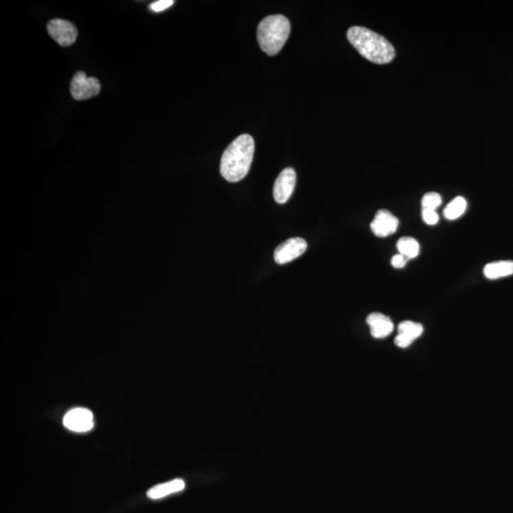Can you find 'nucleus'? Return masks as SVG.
Wrapping results in <instances>:
<instances>
[{"instance_id":"obj_1","label":"nucleus","mask_w":513,"mask_h":513,"mask_svg":"<svg viewBox=\"0 0 513 513\" xmlns=\"http://www.w3.org/2000/svg\"><path fill=\"white\" fill-rule=\"evenodd\" d=\"M255 153V143L248 134L237 137L221 159V176L231 183L243 180L249 173Z\"/></svg>"},{"instance_id":"obj_2","label":"nucleus","mask_w":513,"mask_h":513,"mask_svg":"<svg viewBox=\"0 0 513 513\" xmlns=\"http://www.w3.org/2000/svg\"><path fill=\"white\" fill-rule=\"evenodd\" d=\"M348 41L361 56L377 64H387L395 58V51L384 36L365 27H351L347 32Z\"/></svg>"},{"instance_id":"obj_3","label":"nucleus","mask_w":513,"mask_h":513,"mask_svg":"<svg viewBox=\"0 0 513 513\" xmlns=\"http://www.w3.org/2000/svg\"><path fill=\"white\" fill-rule=\"evenodd\" d=\"M290 31V22L285 16L274 14L265 17L259 24L256 31L261 51L271 56L278 54L285 46Z\"/></svg>"},{"instance_id":"obj_4","label":"nucleus","mask_w":513,"mask_h":513,"mask_svg":"<svg viewBox=\"0 0 513 513\" xmlns=\"http://www.w3.org/2000/svg\"><path fill=\"white\" fill-rule=\"evenodd\" d=\"M101 85L98 79L87 76L84 72H78L71 82V94L76 100L93 98L100 93Z\"/></svg>"},{"instance_id":"obj_5","label":"nucleus","mask_w":513,"mask_h":513,"mask_svg":"<svg viewBox=\"0 0 513 513\" xmlns=\"http://www.w3.org/2000/svg\"><path fill=\"white\" fill-rule=\"evenodd\" d=\"M49 34L62 47H69L76 42L77 39L76 27L72 22L64 19H52L49 22Z\"/></svg>"},{"instance_id":"obj_6","label":"nucleus","mask_w":513,"mask_h":513,"mask_svg":"<svg viewBox=\"0 0 513 513\" xmlns=\"http://www.w3.org/2000/svg\"><path fill=\"white\" fill-rule=\"evenodd\" d=\"M306 249H307V243L303 239H289L276 248L274 252V260L279 265H285L303 255Z\"/></svg>"},{"instance_id":"obj_7","label":"nucleus","mask_w":513,"mask_h":513,"mask_svg":"<svg viewBox=\"0 0 513 513\" xmlns=\"http://www.w3.org/2000/svg\"><path fill=\"white\" fill-rule=\"evenodd\" d=\"M63 424L72 432H89L94 426L93 413L86 408H76L65 415Z\"/></svg>"},{"instance_id":"obj_8","label":"nucleus","mask_w":513,"mask_h":513,"mask_svg":"<svg viewBox=\"0 0 513 513\" xmlns=\"http://www.w3.org/2000/svg\"><path fill=\"white\" fill-rule=\"evenodd\" d=\"M296 171L292 168L283 169L274 184L273 195L278 204H285L290 199L295 189Z\"/></svg>"},{"instance_id":"obj_9","label":"nucleus","mask_w":513,"mask_h":513,"mask_svg":"<svg viewBox=\"0 0 513 513\" xmlns=\"http://www.w3.org/2000/svg\"><path fill=\"white\" fill-rule=\"evenodd\" d=\"M398 225H400V221L397 217L386 209H380L371 223V229L375 236L385 238L395 233L397 230Z\"/></svg>"},{"instance_id":"obj_10","label":"nucleus","mask_w":513,"mask_h":513,"mask_svg":"<svg viewBox=\"0 0 513 513\" xmlns=\"http://www.w3.org/2000/svg\"><path fill=\"white\" fill-rule=\"evenodd\" d=\"M371 335L375 338H384L392 334L393 323L387 316L381 313H372L367 317Z\"/></svg>"},{"instance_id":"obj_11","label":"nucleus","mask_w":513,"mask_h":513,"mask_svg":"<svg viewBox=\"0 0 513 513\" xmlns=\"http://www.w3.org/2000/svg\"><path fill=\"white\" fill-rule=\"evenodd\" d=\"M185 488L186 484L184 480L175 479L173 481L154 485L151 490H148L146 495L151 499H161V498L168 496L173 493L182 492Z\"/></svg>"},{"instance_id":"obj_12","label":"nucleus","mask_w":513,"mask_h":513,"mask_svg":"<svg viewBox=\"0 0 513 513\" xmlns=\"http://www.w3.org/2000/svg\"><path fill=\"white\" fill-rule=\"evenodd\" d=\"M484 275L489 280H497L513 275V261H499L488 263L484 268Z\"/></svg>"},{"instance_id":"obj_13","label":"nucleus","mask_w":513,"mask_h":513,"mask_svg":"<svg viewBox=\"0 0 513 513\" xmlns=\"http://www.w3.org/2000/svg\"><path fill=\"white\" fill-rule=\"evenodd\" d=\"M398 252L407 258L408 260L417 258L420 251V245L418 241L412 237H403L400 239L397 243Z\"/></svg>"},{"instance_id":"obj_14","label":"nucleus","mask_w":513,"mask_h":513,"mask_svg":"<svg viewBox=\"0 0 513 513\" xmlns=\"http://www.w3.org/2000/svg\"><path fill=\"white\" fill-rule=\"evenodd\" d=\"M466 208H467V201H466L465 198L458 196L453 199L449 205L446 206L444 216L448 220H457L465 213Z\"/></svg>"},{"instance_id":"obj_15","label":"nucleus","mask_w":513,"mask_h":513,"mask_svg":"<svg viewBox=\"0 0 513 513\" xmlns=\"http://www.w3.org/2000/svg\"><path fill=\"white\" fill-rule=\"evenodd\" d=\"M423 331H424V328L420 323H413L411 320L402 321L398 325V333L404 334L408 337L412 338L413 340L419 338L422 335Z\"/></svg>"},{"instance_id":"obj_16","label":"nucleus","mask_w":513,"mask_h":513,"mask_svg":"<svg viewBox=\"0 0 513 513\" xmlns=\"http://www.w3.org/2000/svg\"><path fill=\"white\" fill-rule=\"evenodd\" d=\"M442 204V198L440 194L437 193H426L421 200L422 209H432L435 210Z\"/></svg>"},{"instance_id":"obj_17","label":"nucleus","mask_w":513,"mask_h":513,"mask_svg":"<svg viewBox=\"0 0 513 513\" xmlns=\"http://www.w3.org/2000/svg\"><path fill=\"white\" fill-rule=\"evenodd\" d=\"M422 219L429 226L437 225L439 221L437 211L432 210V209H422Z\"/></svg>"},{"instance_id":"obj_18","label":"nucleus","mask_w":513,"mask_h":513,"mask_svg":"<svg viewBox=\"0 0 513 513\" xmlns=\"http://www.w3.org/2000/svg\"><path fill=\"white\" fill-rule=\"evenodd\" d=\"M173 4V0H158V1L153 2V3L149 5V8L154 12H161L164 11V10L168 9Z\"/></svg>"},{"instance_id":"obj_19","label":"nucleus","mask_w":513,"mask_h":513,"mask_svg":"<svg viewBox=\"0 0 513 513\" xmlns=\"http://www.w3.org/2000/svg\"><path fill=\"white\" fill-rule=\"evenodd\" d=\"M413 341L415 340H413L412 338L408 337L407 335L398 333L397 338H395V345L397 346V347L407 348L409 347L411 345H412Z\"/></svg>"},{"instance_id":"obj_20","label":"nucleus","mask_w":513,"mask_h":513,"mask_svg":"<svg viewBox=\"0 0 513 513\" xmlns=\"http://www.w3.org/2000/svg\"><path fill=\"white\" fill-rule=\"evenodd\" d=\"M407 261V258H405V256L401 255V254H397V255L393 256L392 260H391V263H392L393 268L400 269L404 268Z\"/></svg>"}]
</instances>
